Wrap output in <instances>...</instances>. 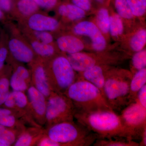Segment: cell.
<instances>
[{"instance_id":"obj_43","label":"cell","mask_w":146,"mask_h":146,"mask_svg":"<svg viewBox=\"0 0 146 146\" xmlns=\"http://www.w3.org/2000/svg\"><path fill=\"white\" fill-rule=\"evenodd\" d=\"M7 128L1 125H0V137L5 132Z\"/></svg>"},{"instance_id":"obj_10","label":"cell","mask_w":146,"mask_h":146,"mask_svg":"<svg viewBox=\"0 0 146 146\" xmlns=\"http://www.w3.org/2000/svg\"><path fill=\"white\" fill-rule=\"evenodd\" d=\"M31 64V84L47 99L53 91L48 81L44 61H34Z\"/></svg>"},{"instance_id":"obj_25","label":"cell","mask_w":146,"mask_h":146,"mask_svg":"<svg viewBox=\"0 0 146 146\" xmlns=\"http://www.w3.org/2000/svg\"><path fill=\"white\" fill-rule=\"evenodd\" d=\"M146 42V31L141 29L133 35L130 41V46L134 51L138 52L143 48Z\"/></svg>"},{"instance_id":"obj_12","label":"cell","mask_w":146,"mask_h":146,"mask_svg":"<svg viewBox=\"0 0 146 146\" xmlns=\"http://www.w3.org/2000/svg\"><path fill=\"white\" fill-rule=\"evenodd\" d=\"M28 25L33 31H52L59 26L58 21L41 13H35L29 18Z\"/></svg>"},{"instance_id":"obj_23","label":"cell","mask_w":146,"mask_h":146,"mask_svg":"<svg viewBox=\"0 0 146 146\" xmlns=\"http://www.w3.org/2000/svg\"><path fill=\"white\" fill-rule=\"evenodd\" d=\"M9 84L13 91L24 92L27 91L29 86L31 85L23 78L18 74L15 71L11 76Z\"/></svg>"},{"instance_id":"obj_45","label":"cell","mask_w":146,"mask_h":146,"mask_svg":"<svg viewBox=\"0 0 146 146\" xmlns=\"http://www.w3.org/2000/svg\"><path fill=\"white\" fill-rule=\"evenodd\" d=\"M3 16L4 15L3 13V11L0 9V20L2 19Z\"/></svg>"},{"instance_id":"obj_13","label":"cell","mask_w":146,"mask_h":146,"mask_svg":"<svg viewBox=\"0 0 146 146\" xmlns=\"http://www.w3.org/2000/svg\"><path fill=\"white\" fill-rule=\"evenodd\" d=\"M12 91L16 102V111L20 117L34 126L40 127L35 122L33 117L27 95L22 91Z\"/></svg>"},{"instance_id":"obj_11","label":"cell","mask_w":146,"mask_h":146,"mask_svg":"<svg viewBox=\"0 0 146 146\" xmlns=\"http://www.w3.org/2000/svg\"><path fill=\"white\" fill-rule=\"evenodd\" d=\"M8 48L17 61L31 64L34 62V52L21 40L16 38L10 39L8 42Z\"/></svg>"},{"instance_id":"obj_8","label":"cell","mask_w":146,"mask_h":146,"mask_svg":"<svg viewBox=\"0 0 146 146\" xmlns=\"http://www.w3.org/2000/svg\"><path fill=\"white\" fill-rule=\"evenodd\" d=\"M27 92L33 119L38 125L42 127L46 124L47 98L31 84Z\"/></svg>"},{"instance_id":"obj_22","label":"cell","mask_w":146,"mask_h":146,"mask_svg":"<svg viewBox=\"0 0 146 146\" xmlns=\"http://www.w3.org/2000/svg\"><path fill=\"white\" fill-rule=\"evenodd\" d=\"M18 10L25 16H31L39 8L34 0H19L17 4Z\"/></svg>"},{"instance_id":"obj_42","label":"cell","mask_w":146,"mask_h":146,"mask_svg":"<svg viewBox=\"0 0 146 146\" xmlns=\"http://www.w3.org/2000/svg\"><path fill=\"white\" fill-rule=\"evenodd\" d=\"M141 141L139 143V146H146V130L143 133L141 138Z\"/></svg>"},{"instance_id":"obj_5","label":"cell","mask_w":146,"mask_h":146,"mask_svg":"<svg viewBox=\"0 0 146 146\" xmlns=\"http://www.w3.org/2000/svg\"><path fill=\"white\" fill-rule=\"evenodd\" d=\"M47 78L52 90L65 94L68 88L77 79L75 71L67 57L60 56L52 59L50 64H45Z\"/></svg>"},{"instance_id":"obj_30","label":"cell","mask_w":146,"mask_h":146,"mask_svg":"<svg viewBox=\"0 0 146 146\" xmlns=\"http://www.w3.org/2000/svg\"><path fill=\"white\" fill-rule=\"evenodd\" d=\"M132 64L133 68L137 71L146 68V50H142L133 55L132 58Z\"/></svg>"},{"instance_id":"obj_15","label":"cell","mask_w":146,"mask_h":146,"mask_svg":"<svg viewBox=\"0 0 146 146\" xmlns=\"http://www.w3.org/2000/svg\"><path fill=\"white\" fill-rule=\"evenodd\" d=\"M108 73L106 72L102 66L100 65H95L80 73L81 76L79 78L94 84L103 94L104 87Z\"/></svg>"},{"instance_id":"obj_7","label":"cell","mask_w":146,"mask_h":146,"mask_svg":"<svg viewBox=\"0 0 146 146\" xmlns=\"http://www.w3.org/2000/svg\"><path fill=\"white\" fill-rule=\"evenodd\" d=\"M119 115L128 138L141 139L146 130V108L135 101L124 108Z\"/></svg>"},{"instance_id":"obj_38","label":"cell","mask_w":146,"mask_h":146,"mask_svg":"<svg viewBox=\"0 0 146 146\" xmlns=\"http://www.w3.org/2000/svg\"><path fill=\"white\" fill-rule=\"evenodd\" d=\"M74 5L84 11H88L91 8L90 0H72Z\"/></svg>"},{"instance_id":"obj_27","label":"cell","mask_w":146,"mask_h":146,"mask_svg":"<svg viewBox=\"0 0 146 146\" xmlns=\"http://www.w3.org/2000/svg\"><path fill=\"white\" fill-rule=\"evenodd\" d=\"M109 31L111 35L114 36L122 34L123 31V22L118 14H114L110 18Z\"/></svg>"},{"instance_id":"obj_26","label":"cell","mask_w":146,"mask_h":146,"mask_svg":"<svg viewBox=\"0 0 146 146\" xmlns=\"http://www.w3.org/2000/svg\"><path fill=\"white\" fill-rule=\"evenodd\" d=\"M110 18L108 11L105 8L100 9L97 18V25L100 31L104 33L109 31Z\"/></svg>"},{"instance_id":"obj_24","label":"cell","mask_w":146,"mask_h":146,"mask_svg":"<svg viewBox=\"0 0 146 146\" xmlns=\"http://www.w3.org/2000/svg\"><path fill=\"white\" fill-rule=\"evenodd\" d=\"M19 117L15 115H7L0 117V125L8 128L23 131L25 129L20 122L18 119Z\"/></svg>"},{"instance_id":"obj_20","label":"cell","mask_w":146,"mask_h":146,"mask_svg":"<svg viewBox=\"0 0 146 146\" xmlns=\"http://www.w3.org/2000/svg\"><path fill=\"white\" fill-rule=\"evenodd\" d=\"M94 146H139V143L123 137L98 139Z\"/></svg>"},{"instance_id":"obj_34","label":"cell","mask_w":146,"mask_h":146,"mask_svg":"<svg viewBox=\"0 0 146 146\" xmlns=\"http://www.w3.org/2000/svg\"><path fill=\"white\" fill-rule=\"evenodd\" d=\"M37 146H60L58 143L50 139L45 133L36 144Z\"/></svg>"},{"instance_id":"obj_6","label":"cell","mask_w":146,"mask_h":146,"mask_svg":"<svg viewBox=\"0 0 146 146\" xmlns=\"http://www.w3.org/2000/svg\"><path fill=\"white\" fill-rule=\"evenodd\" d=\"M75 113L74 105L68 97L52 91L47 99L45 125L48 127L58 123L74 121Z\"/></svg>"},{"instance_id":"obj_37","label":"cell","mask_w":146,"mask_h":146,"mask_svg":"<svg viewBox=\"0 0 146 146\" xmlns=\"http://www.w3.org/2000/svg\"><path fill=\"white\" fill-rule=\"evenodd\" d=\"M4 104L6 108L11 110H13L14 112L17 113L16 111V102H15V100L14 99V96H13L12 91H10V92H9L8 96L6 99L5 102H4Z\"/></svg>"},{"instance_id":"obj_17","label":"cell","mask_w":146,"mask_h":146,"mask_svg":"<svg viewBox=\"0 0 146 146\" xmlns=\"http://www.w3.org/2000/svg\"><path fill=\"white\" fill-rule=\"evenodd\" d=\"M57 44L60 50L68 54L80 52L84 48L81 40L72 35L60 36L57 39Z\"/></svg>"},{"instance_id":"obj_3","label":"cell","mask_w":146,"mask_h":146,"mask_svg":"<svg viewBox=\"0 0 146 146\" xmlns=\"http://www.w3.org/2000/svg\"><path fill=\"white\" fill-rule=\"evenodd\" d=\"M44 133L60 146H89L98 136L80 123L63 122L46 128Z\"/></svg>"},{"instance_id":"obj_36","label":"cell","mask_w":146,"mask_h":146,"mask_svg":"<svg viewBox=\"0 0 146 146\" xmlns=\"http://www.w3.org/2000/svg\"><path fill=\"white\" fill-rule=\"evenodd\" d=\"M136 101L146 108V84L144 85L137 93Z\"/></svg>"},{"instance_id":"obj_29","label":"cell","mask_w":146,"mask_h":146,"mask_svg":"<svg viewBox=\"0 0 146 146\" xmlns=\"http://www.w3.org/2000/svg\"><path fill=\"white\" fill-rule=\"evenodd\" d=\"M115 6L120 17L126 19L133 18V13L126 0H115Z\"/></svg>"},{"instance_id":"obj_46","label":"cell","mask_w":146,"mask_h":146,"mask_svg":"<svg viewBox=\"0 0 146 146\" xmlns=\"http://www.w3.org/2000/svg\"><path fill=\"white\" fill-rule=\"evenodd\" d=\"M97 1H98L99 2H102L104 0H97Z\"/></svg>"},{"instance_id":"obj_28","label":"cell","mask_w":146,"mask_h":146,"mask_svg":"<svg viewBox=\"0 0 146 146\" xmlns=\"http://www.w3.org/2000/svg\"><path fill=\"white\" fill-rule=\"evenodd\" d=\"M133 16H141L145 13L146 0H126Z\"/></svg>"},{"instance_id":"obj_33","label":"cell","mask_w":146,"mask_h":146,"mask_svg":"<svg viewBox=\"0 0 146 146\" xmlns=\"http://www.w3.org/2000/svg\"><path fill=\"white\" fill-rule=\"evenodd\" d=\"M14 71L23 78L29 84H31V72L27 68L22 65H18L15 68Z\"/></svg>"},{"instance_id":"obj_21","label":"cell","mask_w":146,"mask_h":146,"mask_svg":"<svg viewBox=\"0 0 146 146\" xmlns=\"http://www.w3.org/2000/svg\"><path fill=\"white\" fill-rule=\"evenodd\" d=\"M31 46L33 52L42 58L47 59L54 54V48L50 44H45L36 40L31 42Z\"/></svg>"},{"instance_id":"obj_31","label":"cell","mask_w":146,"mask_h":146,"mask_svg":"<svg viewBox=\"0 0 146 146\" xmlns=\"http://www.w3.org/2000/svg\"><path fill=\"white\" fill-rule=\"evenodd\" d=\"M9 80L5 77L0 78V106L4 103L10 91Z\"/></svg>"},{"instance_id":"obj_18","label":"cell","mask_w":146,"mask_h":146,"mask_svg":"<svg viewBox=\"0 0 146 146\" xmlns=\"http://www.w3.org/2000/svg\"><path fill=\"white\" fill-rule=\"evenodd\" d=\"M145 84H146V68L137 71L132 75L129 87V104L136 101L137 93Z\"/></svg>"},{"instance_id":"obj_1","label":"cell","mask_w":146,"mask_h":146,"mask_svg":"<svg viewBox=\"0 0 146 146\" xmlns=\"http://www.w3.org/2000/svg\"><path fill=\"white\" fill-rule=\"evenodd\" d=\"M74 118L78 122L96 134L99 139L123 137L129 139L119 115L112 110L87 112L75 111Z\"/></svg>"},{"instance_id":"obj_9","label":"cell","mask_w":146,"mask_h":146,"mask_svg":"<svg viewBox=\"0 0 146 146\" xmlns=\"http://www.w3.org/2000/svg\"><path fill=\"white\" fill-rule=\"evenodd\" d=\"M74 31L78 35H85L90 37L93 48L96 51H102L105 48L106 39L99 29L94 23L89 21L80 22L74 27Z\"/></svg>"},{"instance_id":"obj_40","label":"cell","mask_w":146,"mask_h":146,"mask_svg":"<svg viewBox=\"0 0 146 146\" xmlns=\"http://www.w3.org/2000/svg\"><path fill=\"white\" fill-rule=\"evenodd\" d=\"M12 7L11 0H0V9L3 11L8 12Z\"/></svg>"},{"instance_id":"obj_44","label":"cell","mask_w":146,"mask_h":146,"mask_svg":"<svg viewBox=\"0 0 146 146\" xmlns=\"http://www.w3.org/2000/svg\"><path fill=\"white\" fill-rule=\"evenodd\" d=\"M0 146H9L4 140L0 138Z\"/></svg>"},{"instance_id":"obj_16","label":"cell","mask_w":146,"mask_h":146,"mask_svg":"<svg viewBox=\"0 0 146 146\" xmlns=\"http://www.w3.org/2000/svg\"><path fill=\"white\" fill-rule=\"evenodd\" d=\"M67 58L75 72L81 73L96 65L90 55L78 52L68 54Z\"/></svg>"},{"instance_id":"obj_14","label":"cell","mask_w":146,"mask_h":146,"mask_svg":"<svg viewBox=\"0 0 146 146\" xmlns=\"http://www.w3.org/2000/svg\"><path fill=\"white\" fill-rule=\"evenodd\" d=\"M42 127L34 126L25 129L18 136L14 146H36L38 141L44 133Z\"/></svg>"},{"instance_id":"obj_32","label":"cell","mask_w":146,"mask_h":146,"mask_svg":"<svg viewBox=\"0 0 146 146\" xmlns=\"http://www.w3.org/2000/svg\"><path fill=\"white\" fill-rule=\"evenodd\" d=\"M34 35L36 40L42 43L50 44L53 41V37L49 32L34 31Z\"/></svg>"},{"instance_id":"obj_4","label":"cell","mask_w":146,"mask_h":146,"mask_svg":"<svg viewBox=\"0 0 146 146\" xmlns=\"http://www.w3.org/2000/svg\"><path fill=\"white\" fill-rule=\"evenodd\" d=\"M132 75L126 72H108L105 82L104 96L115 111H121L129 104L130 83Z\"/></svg>"},{"instance_id":"obj_2","label":"cell","mask_w":146,"mask_h":146,"mask_svg":"<svg viewBox=\"0 0 146 146\" xmlns=\"http://www.w3.org/2000/svg\"><path fill=\"white\" fill-rule=\"evenodd\" d=\"M64 94L71 100L76 112L112 110L101 91L83 79L78 78Z\"/></svg>"},{"instance_id":"obj_39","label":"cell","mask_w":146,"mask_h":146,"mask_svg":"<svg viewBox=\"0 0 146 146\" xmlns=\"http://www.w3.org/2000/svg\"><path fill=\"white\" fill-rule=\"evenodd\" d=\"M8 55V50L6 47L0 45V70H1Z\"/></svg>"},{"instance_id":"obj_35","label":"cell","mask_w":146,"mask_h":146,"mask_svg":"<svg viewBox=\"0 0 146 146\" xmlns=\"http://www.w3.org/2000/svg\"><path fill=\"white\" fill-rule=\"evenodd\" d=\"M38 7L46 9H50L54 7L57 0H34Z\"/></svg>"},{"instance_id":"obj_41","label":"cell","mask_w":146,"mask_h":146,"mask_svg":"<svg viewBox=\"0 0 146 146\" xmlns=\"http://www.w3.org/2000/svg\"><path fill=\"white\" fill-rule=\"evenodd\" d=\"M15 115L20 117V116L16 112L9 108H0V117H4L7 115Z\"/></svg>"},{"instance_id":"obj_19","label":"cell","mask_w":146,"mask_h":146,"mask_svg":"<svg viewBox=\"0 0 146 146\" xmlns=\"http://www.w3.org/2000/svg\"><path fill=\"white\" fill-rule=\"evenodd\" d=\"M58 13L61 16L68 18L71 21H77L85 16V11L73 4L60 5L58 8Z\"/></svg>"}]
</instances>
